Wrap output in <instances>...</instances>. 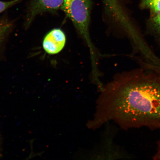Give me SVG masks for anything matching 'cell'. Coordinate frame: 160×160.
<instances>
[{
    "instance_id": "cell-1",
    "label": "cell",
    "mask_w": 160,
    "mask_h": 160,
    "mask_svg": "<svg viewBox=\"0 0 160 160\" xmlns=\"http://www.w3.org/2000/svg\"><path fill=\"white\" fill-rule=\"evenodd\" d=\"M90 128L113 121L123 129L160 128V76H118L102 89Z\"/></svg>"
},
{
    "instance_id": "cell-2",
    "label": "cell",
    "mask_w": 160,
    "mask_h": 160,
    "mask_svg": "<svg viewBox=\"0 0 160 160\" xmlns=\"http://www.w3.org/2000/svg\"><path fill=\"white\" fill-rule=\"evenodd\" d=\"M91 7V0H63L61 8L86 42L91 41L89 28Z\"/></svg>"
},
{
    "instance_id": "cell-3",
    "label": "cell",
    "mask_w": 160,
    "mask_h": 160,
    "mask_svg": "<svg viewBox=\"0 0 160 160\" xmlns=\"http://www.w3.org/2000/svg\"><path fill=\"white\" fill-rule=\"evenodd\" d=\"M63 0H28L27 9V24L29 26L37 16L54 12L61 9Z\"/></svg>"
},
{
    "instance_id": "cell-4",
    "label": "cell",
    "mask_w": 160,
    "mask_h": 160,
    "mask_svg": "<svg viewBox=\"0 0 160 160\" xmlns=\"http://www.w3.org/2000/svg\"><path fill=\"white\" fill-rule=\"evenodd\" d=\"M66 36L59 29L51 30L46 35L43 42V47L46 52L50 55L59 53L64 47Z\"/></svg>"
},
{
    "instance_id": "cell-5",
    "label": "cell",
    "mask_w": 160,
    "mask_h": 160,
    "mask_svg": "<svg viewBox=\"0 0 160 160\" xmlns=\"http://www.w3.org/2000/svg\"><path fill=\"white\" fill-rule=\"evenodd\" d=\"M12 27V23L7 21H0V46Z\"/></svg>"
},
{
    "instance_id": "cell-6",
    "label": "cell",
    "mask_w": 160,
    "mask_h": 160,
    "mask_svg": "<svg viewBox=\"0 0 160 160\" xmlns=\"http://www.w3.org/2000/svg\"><path fill=\"white\" fill-rule=\"evenodd\" d=\"M24 1L25 0H9L6 1L0 0V14Z\"/></svg>"
},
{
    "instance_id": "cell-7",
    "label": "cell",
    "mask_w": 160,
    "mask_h": 160,
    "mask_svg": "<svg viewBox=\"0 0 160 160\" xmlns=\"http://www.w3.org/2000/svg\"><path fill=\"white\" fill-rule=\"evenodd\" d=\"M143 3L155 12L160 13V0H143Z\"/></svg>"
},
{
    "instance_id": "cell-8",
    "label": "cell",
    "mask_w": 160,
    "mask_h": 160,
    "mask_svg": "<svg viewBox=\"0 0 160 160\" xmlns=\"http://www.w3.org/2000/svg\"><path fill=\"white\" fill-rule=\"evenodd\" d=\"M154 160H160V140L157 143V150L154 156H153Z\"/></svg>"
},
{
    "instance_id": "cell-9",
    "label": "cell",
    "mask_w": 160,
    "mask_h": 160,
    "mask_svg": "<svg viewBox=\"0 0 160 160\" xmlns=\"http://www.w3.org/2000/svg\"><path fill=\"white\" fill-rule=\"evenodd\" d=\"M155 21L158 26L160 28V13L158 15L155 19Z\"/></svg>"
},
{
    "instance_id": "cell-10",
    "label": "cell",
    "mask_w": 160,
    "mask_h": 160,
    "mask_svg": "<svg viewBox=\"0 0 160 160\" xmlns=\"http://www.w3.org/2000/svg\"><path fill=\"white\" fill-rule=\"evenodd\" d=\"M1 139H0V155H1Z\"/></svg>"
}]
</instances>
